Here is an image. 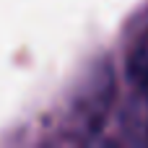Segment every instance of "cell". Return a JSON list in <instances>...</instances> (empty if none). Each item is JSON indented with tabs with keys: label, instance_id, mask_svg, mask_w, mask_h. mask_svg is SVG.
I'll use <instances>...</instances> for the list:
<instances>
[{
	"label": "cell",
	"instance_id": "1",
	"mask_svg": "<svg viewBox=\"0 0 148 148\" xmlns=\"http://www.w3.org/2000/svg\"><path fill=\"white\" fill-rule=\"evenodd\" d=\"M127 75L140 91L148 94V31L133 44L127 55Z\"/></svg>",
	"mask_w": 148,
	"mask_h": 148
}]
</instances>
